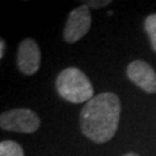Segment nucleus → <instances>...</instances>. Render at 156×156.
<instances>
[{"label": "nucleus", "mask_w": 156, "mask_h": 156, "mask_svg": "<svg viewBox=\"0 0 156 156\" xmlns=\"http://www.w3.org/2000/svg\"><path fill=\"white\" fill-rule=\"evenodd\" d=\"M41 126V118L30 109H12L0 116V127L4 131L31 134Z\"/></svg>", "instance_id": "obj_3"}, {"label": "nucleus", "mask_w": 156, "mask_h": 156, "mask_svg": "<svg viewBox=\"0 0 156 156\" xmlns=\"http://www.w3.org/2000/svg\"><path fill=\"white\" fill-rule=\"evenodd\" d=\"M5 50H6V42L4 38L0 39V58L2 59L5 56Z\"/></svg>", "instance_id": "obj_10"}, {"label": "nucleus", "mask_w": 156, "mask_h": 156, "mask_svg": "<svg viewBox=\"0 0 156 156\" xmlns=\"http://www.w3.org/2000/svg\"><path fill=\"white\" fill-rule=\"evenodd\" d=\"M122 113V102L113 93H102L86 103L80 112V127L95 144H105L115 136Z\"/></svg>", "instance_id": "obj_1"}, {"label": "nucleus", "mask_w": 156, "mask_h": 156, "mask_svg": "<svg viewBox=\"0 0 156 156\" xmlns=\"http://www.w3.org/2000/svg\"><path fill=\"white\" fill-rule=\"evenodd\" d=\"M91 26V13L88 6L83 5L74 8L67 17L62 37L68 44H74L86 36Z\"/></svg>", "instance_id": "obj_4"}, {"label": "nucleus", "mask_w": 156, "mask_h": 156, "mask_svg": "<svg viewBox=\"0 0 156 156\" xmlns=\"http://www.w3.org/2000/svg\"><path fill=\"white\" fill-rule=\"evenodd\" d=\"M56 90L62 100L79 104L89 102L94 96V87L88 76L76 67H67L58 74Z\"/></svg>", "instance_id": "obj_2"}, {"label": "nucleus", "mask_w": 156, "mask_h": 156, "mask_svg": "<svg viewBox=\"0 0 156 156\" xmlns=\"http://www.w3.org/2000/svg\"><path fill=\"white\" fill-rule=\"evenodd\" d=\"M84 4L88 6L89 8L98 9V8H103V7H106L108 5H110L111 0H102V1H97V0L93 1V0H90V1H86Z\"/></svg>", "instance_id": "obj_9"}, {"label": "nucleus", "mask_w": 156, "mask_h": 156, "mask_svg": "<svg viewBox=\"0 0 156 156\" xmlns=\"http://www.w3.org/2000/svg\"><path fill=\"white\" fill-rule=\"evenodd\" d=\"M126 74L131 82L148 94L156 93V72L145 60H133L128 64Z\"/></svg>", "instance_id": "obj_6"}, {"label": "nucleus", "mask_w": 156, "mask_h": 156, "mask_svg": "<svg viewBox=\"0 0 156 156\" xmlns=\"http://www.w3.org/2000/svg\"><path fill=\"white\" fill-rule=\"evenodd\" d=\"M19 71L24 75H34L41 67V49L33 38H26L19 45L16 56Z\"/></svg>", "instance_id": "obj_5"}, {"label": "nucleus", "mask_w": 156, "mask_h": 156, "mask_svg": "<svg viewBox=\"0 0 156 156\" xmlns=\"http://www.w3.org/2000/svg\"><path fill=\"white\" fill-rule=\"evenodd\" d=\"M0 156H24L22 146L13 140L0 142Z\"/></svg>", "instance_id": "obj_7"}, {"label": "nucleus", "mask_w": 156, "mask_h": 156, "mask_svg": "<svg viewBox=\"0 0 156 156\" xmlns=\"http://www.w3.org/2000/svg\"><path fill=\"white\" fill-rule=\"evenodd\" d=\"M124 156H140L139 154H136V153H133V151H131V153H127V154H125Z\"/></svg>", "instance_id": "obj_11"}, {"label": "nucleus", "mask_w": 156, "mask_h": 156, "mask_svg": "<svg viewBox=\"0 0 156 156\" xmlns=\"http://www.w3.org/2000/svg\"><path fill=\"white\" fill-rule=\"evenodd\" d=\"M144 28L146 34L148 35L151 49L156 52V14H151L146 17Z\"/></svg>", "instance_id": "obj_8"}]
</instances>
